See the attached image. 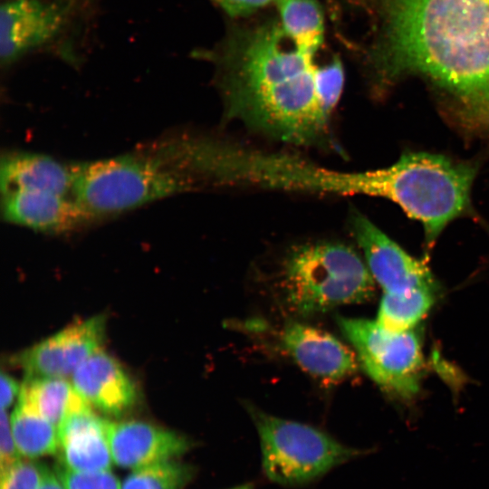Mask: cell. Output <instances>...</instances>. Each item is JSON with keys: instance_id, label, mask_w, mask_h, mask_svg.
<instances>
[{"instance_id": "6da1fadb", "label": "cell", "mask_w": 489, "mask_h": 489, "mask_svg": "<svg viewBox=\"0 0 489 489\" xmlns=\"http://www.w3.org/2000/svg\"><path fill=\"white\" fill-rule=\"evenodd\" d=\"M384 80L418 74L443 91L464 129L489 137V0H386Z\"/></svg>"}, {"instance_id": "7a4b0ae2", "label": "cell", "mask_w": 489, "mask_h": 489, "mask_svg": "<svg viewBox=\"0 0 489 489\" xmlns=\"http://www.w3.org/2000/svg\"><path fill=\"white\" fill-rule=\"evenodd\" d=\"M314 60L280 22L239 36L224 60L228 116L284 142L324 145L334 109L320 91Z\"/></svg>"}, {"instance_id": "3957f363", "label": "cell", "mask_w": 489, "mask_h": 489, "mask_svg": "<svg viewBox=\"0 0 489 489\" xmlns=\"http://www.w3.org/2000/svg\"><path fill=\"white\" fill-rule=\"evenodd\" d=\"M477 167L439 154L405 152L392 166L350 174V193L386 197L421 222L426 259L445 227L472 215L471 187Z\"/></svg>"}, {"instance_id": "277c9868", "label": "cell", "mask_w": 489, "mask_h": 489, "mask_svg": "<svg viewBox=\"0 0 489 489\" xmlns=\"http://www.w3.org/2000/svg\"><path fill=\"white\" fill-rule=\"evenodd\" d=\"M279 283L284 301L298 315L363 302L374 295V279L358 253L337 242L298 244L283 257Z\"/></svg>"}, {"instance_id": "5b68a950", "label": "cell", "mask_w": 489, "mask_h": 489, "mask_svg": "<svg viewBox=\"0 0 489 489\" xmlns=\"http://www.w3.org/2000/svg\"><path fill=\"white\" fill-rule=\"evenodd\" d=\"M72 198L87 218L140 206L192 187V183L149 148L72 165Z\"/></svg>"}, {"instance_id": "8992f818", "label": "cell", "mask_w": 489, "mask_h": 489, "mask_svg": "<svg viewBox=\"0 0 489 489\" xmlns=\"http://www.w3.org/2000/svg\"><path fill=\"white\" fill-rule=\"evenodd\" d=\"M256 428L262 468L266 477L283 486L303 485L361 452L312 426L246 407Z\"/></svg>"}, {"instance_id": "52a82bcc", "label": "cell", "mask_w": 489, "mask_h": 489, "mask_svg": "<svg viewBox=\"0 0 489 489\" xmlns=\"http://www.w3.org/2000/svg\"><path fill=\"white\" fill-rule=\"evenodd\" d=\"M337 321L361 367L379 386L405 398L418 391L424 358L413 330L394 333L367 319L338 317Z\"/></svg>"}, {"instance_id": "ba28073f", "label": "cell", "mask_w": 489, "mask_h": 489, "mask_svg": "<svg viewBox=\"0 0 489 489\" xmlns=\"http://www.w3.org/2000/svg\"><path fill=\"white\" fill-rule=\"evenodd\" d=\"M81 0H3L0 56L9 66L55 43L76 20Z\"/></svg>"}, {"instance_id": "9c48e42d", "label": "cell", "mask_w": 489, "mask_h": 489, "mask_svg": "<svg viewBox=\"0 0 489 489\" xmlns=\"http://www.w3.org/2000/svg\"><path fill=\"white\" fill-rule=\"evenodd\" d=\"M350 228L373 279L385 292L403 293L423 288L436 290L427 261L412 257L364 215L353 212Z\"/></svg>"}, {"instance_id": "30bf717a", "label": "cell", "mask_w": 489, "mask_h": 489, "mask_svg": "<svg viewBox=\"0 0 489 489\" xmlns=\"http://www.w3.org/2000/svg\"><path fill=\"white\" fill-rule=\"evenodd\" d=\"M105 319L77 321L17 356L26 377L66 378L101 350Z\"/></svg>"}, {"instance_id": "8fae6325", "label": "cell", "mask_w": 489, "mask_h": 489, "mask_svg": "<svg viewBox=\"0 0 489 489\" xmlns=\"http://www.w3.org/2000/svg\"><path fill=\"white\" fill-rule=\"evenodd\" d=\"M279 344L296 364L325 385L338 384L358 369L354 353L327 331L289 321L279 332Z\"/></svg>"}, {"instance_id": "7c38bea8", "label": "cell", "mask_w": 489, "mask_h": 489, "mask_svg": "<svg viewBox=\"0 0 489 489\" xmlns=\"http://www.w3.org/2000/svg\"><path fill=\"white\" fill-rule=\"evenodd\" d=\"M108 436L113 463L131 470L177 459L189 448L185 436L139 420L110 421Z\"/></svg>"}, {"instance_id": "4fadbf2b", "label": "cell", "mask_w": 489, "mask_h": 489, "mask_svg": "<svg viewBox=\"0 0 489 489\" xmlns=\"http://www.w3.org/2000/svg\"><path fill=\"white\" fill-rule=\"evenodd\" d=\"M78 393L101 413L120 417L138 401L136 384L113 357L100 350L72 374Z\"/></svg>"}, {"instance_id": "5bb4252c", "label": "cell", "mask_w": 489, "mask_h": 489, "mask_svg": "<svg viewBox=\"0 0 489 489\" xmlns=\"http://www.w3.org/2000/svg\"><path fill=\"white\" fill-rule=\"evenodd\" d=\"M110 422L92 408L66 417L58 427L61 464L78 472L110 470Z\"/></svg>"}, {"instance_id": "9a60e30c", "label": "cell", "mask_w": 489, "mask_h": 489, "mask_svg": "<svg viewBox=\"0 0 489 489\" xmlns=\"http://www.w3.org/2000/svg\"><path fill=\"white\" fill-rule=\"evenodd\" d=\"M2 216L11 224L42 232H62L89 219L71 197L47 191L2 194Z\"/></svg>"}, {"instance_id": "2e32d148", "label": "cell", "mask_w": 489, "mask_h": 489, "mask_svg": "<svg viewBox=\"0 0 489 489\" xmlns=\"http://www.w3.org/2000/svg\"><path fill=\"white\" fill-rule=\"evenodd\" d=\"M73 167L43 154L12 152L2 157L1 193L16 190L47 191L72 197Z\"/></svg>"}, {"instance_id": "e0dca14e", "label": "cell", "mask_w": 489, "mask_h": 489, "mask_svg": "<svg viewBox=\"0 0 489 489\" xmlns=\"http://www.w3.org/2000/svg\"><path fill=\"white\" fill-rule=\"evenodd\" d=\"M18 403L44 417L57 428L69 416L91 408L74 386L62 378L26 377Z\"/></svg>"}, {"instance_id": "ac0fdd59", "label": "cell", "mask_w": 489, "mask_h": 489, "mask_svg": "<svg viewBox=\"0 0 489 489\" xmlns=\"http://www.w3.org/2000/svg\"><path fill=\"white\" fill-rule=\"evenodd\" d=\"M280 24L297 47L315 56L323 43L324 19L316 0H277Z\"/></svg>"}, {"instance_id": "d6986e66", "label": "cell", "mask_w": 489, "mask_h": 489, "mask_svg": "<svg viewBox=\"0 0 489 489\" xmlns=\"http://www.w3.org/2000/svg\"><path fill=\"white\" fill-rule=\"evenodd\" d=\"M10 423L16 447L24 458L53 455L60 449L58 428L31 408L18 403Z\"/></svg>"}, {"instance_id": "ffe728a7", "label": "cell", "mask_w": 489, "mask_h": 489, "mask_svg": "<svg viewBox=\"0 0 489 489\" xmlns=\"http://www.w3.org/2000/svg\"><path fill=\"white\" fill-rule=\"evenodd\" d=\"M435 291L423 288L403 293L385 292L379 304L377 323L383 330L394 333L412 330L433 306Z\"/></svg>"}, {"instance_id": "44dd1931", "label": "cell", "mask_w": 489, "mask_h": 489, "mask_svg": "<svg viewBox=\"0 0 489 489\" xmlns=\"http://www.w3.org/2000/svg\"><path fill=\"white\" fill-rule=\"evenodd\" d=\"M189 466L177 459L134 469L121 489H181L191 477Z\"/></svg>"}, {"instance_id": "7402d4cb", "label": "cell", "mask_w": 489, "mask_h": 489, "mask_svg": "<svg viewBox=\"0 0 489 489\" xmlns=\"http://www.w3.org/2000/svg\"><path fill=\"white\" fill-rule=\"evenodd\" d=\"M55 473L66 489H121V484L110 471L78 472L60 463Z\"/></svg>"}, {"instance_id": "603a6c76", "label": "cell", "mask_w": 489, "mask_h": 489, "mask_svg": "<svg viewBox=\"0 0 489 489\" xmlns=\"http://www.w3.org/2000/svg\"><path fill=\"white\" fill-rule=\"evenodd\" d=\"M47 470L34 459L22 458L1 473L0 489H37Z\"/></svg>"}, {"instance_id": "cb8c5ba5", "label": "cell", "mask_w": 489, "mask_h": 489, "mask_svg": "<svg viewBox=\"0 0 489 489\" xmlns=\"http://www.w3.org/2000/svg\"><path fill=\"white\" fill-rule=\"evenodd\" d=\"M0 427V466L1 473H3L24 457L20 455L16 447L11 428L10 417L3 408L1 410Z\"/></svg>"}, {"instance_id": "d4e9b609", "label": "cell", "mask_w": 489, "mask_h": 489, "mask_svg": "<svg viewBox=\"0 0 489 489\" xmlns=\"http://www.w3.org/2000/svg\"><path fill=\"white\" fill-rule=\"evenodd\" d=\"M231 16L247 15L277 0H214Z\"/></svg>"}, {"instance_id": "484cf974", "label": "cell", "mask_w": 489, "mask_h": 489, "mask_svg": "<svg viewBox=\"0 0 489 489\" xmlns=\"http://www.w3.org/2000/svg\"><path fill=\"white\" fill-rule=\"evenodd\" d=\"M20 388L17 382L8 374L1 373V408L3 409L10 408Z\"/></svg>"}, {"instance_id": "4316f807", "label": "cell", "mask_w": 489, "mask_h": 489, "mask_svg": "<svg viewBox=\"0 0 489 489\" xmlns=\"http://www.w3.org/2000/svg\"><path fill=\"white\" fill-rule=\"evenodd\" d=\"M37 489H66V487L56 473L48 469Z\"/></svg>"}, {"instance_id": "83f0119b", "label": "cell", "mask_w": 489, "mask_h": 489, "mask_svg": "<svg viewBox=\"0 0 489 489\" xmlns=\"http://www.w3.org/2000/svg\"><path fill=\"white\" fill-rule=\"evenodd\" d=\"M227 489H254L252 484H244Z\"/></svg>"}]
</instances>
